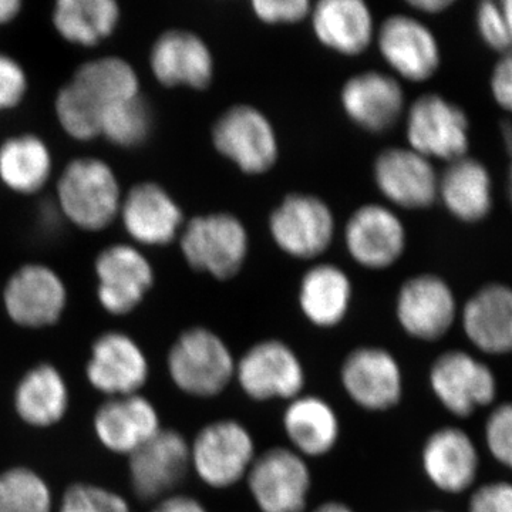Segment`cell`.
<instances>
[{"label":"cell","instance_id":"cell-6","mask_svg":"<svg viewBox=\"0 0 512 512\" xmlns=\"http://www.w3.org/2000/svg\"><path fill=\"white\" fill-rule=\"evenodd\" d=\"M235 382L254 402H291L306 386L301 357L279 339L259 340L237 360Z\"/></svg>","mask_w":512,"mask_h":512},{"label":"cell","instance_id":"cell-19","mask_svg":"<svg viewBox=\"0 0 512 512\" xmlns=\"http://www.w3.org/2000/svg\"><path fill=\"white\" fill-rule=\"evenodd\" d=\"M5 306L10 319L26 328H42L59 320L66 289L59 276L42 265H26L9 279Z\"/></svg>","mask_w":512,"mask_h":512},{"label":"cell","instance_id":"cell-37","mask_svg":"<svg viewBox=\"0 0 512 512\" xmlns=\"http://www.w3.org/2000/svg\"><path fill=\"white\" fill-rule=\"evenodd\" d=\"M60 512H130V508L124 498L106 488L79 484L64 494Z\"/></svg>","mask_w":512,"mask_h":512},{"label":"cell","instance_id":"cell-48","mask_svg":"<svg viewBox=\"0 0 512 512\" xmlns=\"http://www.w3.org/2000/svg\"><path fill=\"white\" fill-rule=\"evenodd\" d=\"M430 512H440V511H430Z\"/></svg>","mask_w":512,"mask_h":512},{"label":"cell","instance_id":"cell-34","mask_svg":"<svg viewBox=\"0 0 512 512\" xmlns=\"http://www.w3.org/2000/svg\"><path fill=\"white\" fill-rule=\"evenodd\" d=\"M49 487L28 468H12L0 474V512H50Z\"/></svg>","mask_w":512,"mask_h":512},{"label":"cell","instance_id":"cell-38","mask_svg":"<svg viewBox=\"0 0 512 512\" xmlns=\"http://www.w3.org/2000/svg\"><path fill=\"white\" fill-rule=\"evenodd\" d=\"M488 450L512 470V403L497 407L485 424Z\"/></svg>","mask_w":512,"mask_h":512},{"label":"cell","instance_id":"cell-7","mask_svg":"<svg viewBox=\"0 0 512 512\" xmlns=\"http://www.w3.org/2000/svg\"><path fill=\"white\" fill-rule=\"evenodd\" d=\"M245 481L261 512H305L312 491L308 460L289 447L259 453Z\"/></svg>","mask_w":512,"mask_h":512},{"label":"cell","instance_id":"cell-2","mask_svg":"<svg viewBox=\"0 0 512 512\" xmlns=\"http://www.w3.org/2000/svg\"><path fill=\"white\" fill-rule=\"evenodd\" d=\"M168 373L181 392L198 399L220 396L235 380L237 359L227 342L208 328H191L175 340Z\"/></svg>","mask_w":512,"mask_h":512},{"label":"cell","instance_id":"cell-4","mask_svg":"<svg viewBox=\"0 0 512 512\" xmlns=\"http://www.w3.org/2000/svg\"><path fill=\"white\" fill-rule=\"evenodd\" d=\"M57 191L64 215L87 231H101L119 214L116 175L96 158H79L67 165Z\"/></svg>","mask_w":512,"mask_h":512},{"label":"cell","instance_id":"cell-11","mask_svg":"<svg viewBox=\"0 0 512 512\" xmlns=\"http://www.w3.org/2000/svg\"><path fill=\"white\" fill-rule=\"evenodd\" d=\"M335 217L326 202L308 194H291L269 218L272 239L285 254L315 259L335 237Z\"/></svg>","mask_w":512,"mask_h":512},{"label":"cell","instance_id":"cell-9","mask_svg":"<svg viewBox=\"0 0 512 512\" xmlns=\"http://www.w3.org/2000/svg\"><path fill=\"white\" fill-rule=\"evenodd\" d=\"M340 383L350 400L366 412H389L403 399V370L390 350L359 346L340 366Z\"/></svg>","mask_w":512,"mask_h":512},{"label":"cell","instance_id":"cell-32","mask_svg":"<svg viewBox=\"0 0 512 512\" xmlns=\"http://www.w3.org/2000/svg\"><path fill=\"white\" fill-rule=\"evenodd\" d=\"M119 16V6L113 0H60L53 23L69 42L96 46L113 33Z\"/></svg>","mask_w":512,"mask_h":512},{"label":"cell","instance_id":"cell-15","mask_svg":"<svg viewBox=\"0 0 512 512\" xmlns=\"http://www.w3.org/2000/svg\"><path fill=\"white\" fill-rule=\"evenodd\" d=\"M377 46L384 62L409 82H427L439 70L436 36L412 16L394 15L384 20L377 32Z\"/></svg>","mask_w":512,"mask_h":512},{"label":"cell","instance_id":"cell-12","mask_svg":"<svg viewBox=\"0 0 512 512\" xmlns=\"http://www.w3.org/2000/svg\"><path fill=\"white\" fill-rule=\"evenodd\" d=\"M429 380L439 402L457 417L471 416L493 402L497 393L493 372L463 350H448L437 357Z\"/></svg>","mask_w":512,"mask_h":512},{"label":"cell","instance_id":"cell-13","mask_svg":"<svg viewBox=\"0 0 512 512\" xmlns=\"http://www.w3.org/2000/svg\"><path fill=\"white\" fill-rule=\"evenodd\" d=\"M456 315L454 293L439 276H413L397 293V322L413 339L436 342L447 335Z\"/></svg>","mask_w":512,"mask_h":512},{"label":"cell","instance_id":"cell-42","mask_svg":"<svg viewBox=\"0 0 512 512\" xmlns=\"http://www.w3.org/2000/svg\"><path fill=\"white\" fill-rule=\"evenodd\" d=\"M491 90L498 106L512 113V52L504 55L494 67Z\"/></svg>","mask_w":512,"mask_h":512},{"label":"cell","instance_id":"cell-18","mask_svg":"<svg viewBox=\"0 0 512 512\" xmlns=\"http://www.w3.org/2000/svg\"><path fill=\"white\" fill-rule=\"evenodd\" d=\"M99 301L113 315L136 309L154 282L150 262L136 248L114 245L104 249L96 261Z\"/></svg>","mask_w":512,"mask_h":512},{"label":"cell","instance_id":"cell-45","mask_svg":"<svg viewBox=\"0 0 512 512\" xmlns=\"http://www.w3.org/2000/svg\"><path fill=\"white\" fill-rule=\"evenodd\" d=\"M22 3L19 0H0V25L10 22L18 15Z\"/></svg>","mask_w":512,"mask_h":512},{"label":"cell","instance_id":"cell-20","mask_svg":"<svg viewBox=\"0 0 512 512\" xmlns=\"http://www.w3.org/2000/svg\"><path fill=\"white\" fill-rule=\"evenodd\" d=\"M150 63L158 82L167 87L204 90L214 79L210 47L200 36L187 30H168L158 37Z\"/></svg>","mask_w":512,"mask_h":512},{"label":"cell","instance_id":"cell-3","mask_svg":"<svg viewBox=\"0 0 512 512\" xmlns=\"http://www.w3.org/2000/svg\"><path fill=\"white\" fill-rule=\"evenodd\" d=\"M191 468L198 478L215 490H227L245 481L254 464V436L245 424L234 419L211 421L190 444Z\"/></svg>","mask_w":512,"mask_h":512},{"label":"cell","instance_id":"cell-10","mask_svg":"<svg viewBox=\"0 0 512 512\" xmlns=\"http://www.w3.org/2000/svg\"><path fill=\"white\" fill-rule=\"evenodd\" d=\"M468 128L466 113L439 94H424L414 100L407 114L409 148L429 160L439 158L451 163L466 157Z\"/></svg>","mask_w":512,"mask_h":512},{"label":"cell","instance_id":"cell-28","mask_svg":"<svg viewBox=\"0 0 512 512\" xmlns=\"http://www.w3.org/2000/svg\"><path fill=\"white\" fill-rule=\"evenodd\" d=\"M461 322L476 348L491 355L512 352V289L484 286L464 306Z\"/></svg>","mask_w":512,"mask_h":512},{"label":"cell","instance_id":"cell-5","mask_svg":"<svg viewBox=\"0 0 512 512\" xmlns=\"http://www.w3.org/2000/svg\"><path fill=\"white\" fill-rule=\"evenodd\" d=\"M181 249L192 269L227 281L245 264L248 232L241 220L227 212L201 215L185 225Z\"/></svg>","mask_w":512,"mask_h":512},{"label":"cell","instance_id":"cell-47","mask_svg":"<svg viewBox=\"0 0 512 512\" xmlns=\"http://www.w3.org/2000/svg\"><path fill=\"white\" fill-rule=\"evenodd\" d=\"M510 197H511V201H512V165H511V170H510Z\"/></svg>","mask_w":512,"mask_h":512},{"label":"cell","instance_id":"cell-17","mask_svg":"<svg viewBox=\"0 0 512 512\" xmlns=\"http://www.w3.org/2000/svg\"><path fill=\"white\" fill-rule=\"evenodd\" d=\"M375 183L386 200L406 210H423L439 198V175L412 148L384 150L375 161Z\"/></svg>","mask_w":512,"mask_h":512},{"label":"cell","instance_id":"cell-27","mask_svg":"<svg viewBox=\"0 0 512 512\" xmlns=\"http://www.w3.org/2000/svg\"><path fill=\"white\" fill-rule=\"evenodd\" d=\"M128 234L144 245L170 244L183 222L177 202L160 185L138 184L121 205Z\"/></svg>","mask_w":512,"mask_h":512},{"label":"cell","instance_id":"cell-21","mask_svg":"<svg viewBox=\"0 0 512 512\" xmlns=\"http://www.w3.org/2000/svg\"><path fill=\"white\" fill-rule=\"evenodd\" d=\"M340 101L346 116L369 133L390 130L404 110L402 86L394 77L379 72L350 77L342 87Z\"/></svg>","mask_w":512,"mask_h":512},{"label":"cell","instance_id":"cell-46","mask_svg":"<svg viewBox=\"0 0 512 512\" xmlns=\"http://www.w3.org/2000/svg\"><path fill=\"white\" fill-rule=\"evenodd\" d=\"M311 512H356L350 505L342 503V501L329 500L326 503L313 508Z\"/></svg>","mask_w":512,"mask_h":512},{"label":"cell","instance_id":"cell-39","mask_svg":"<svg viewBox=\"0 0 512 512\" xmlns=\"http://www.w3.org/2000/svg\"><path fill=\"white\" fill-rule=\"evenodd\" d=\"M308 0H254L252 10L266 25H295L311 16Z\"/></svg>","mask_w":512,"mask_h":512},{"label":"cell","instance_id":"cell-33","mask_svg":"<svg viewBox=\"0 0 512 512\" xmlns=\"http://www.w3.org/2000/svg\"><path fill=\"white\" fill-rule=\"evenodd\" d=\"M52 158L40 138H10L0 147V178L20 194H33L49 180Z\"/></svg>","mask_w":512,"mask_h":512},{"label":"cell","instance_id":"cell-35","mask_svg":"<svg viewBox=\"0 0 512 512\" xmlns=\"http://www.w3.org/2000/svg\"><path fill=\"white\" fill-rule=\"evenodd\" d=\"M151 128V113L140 96L114 104L104 113L101 133L111 143L134 147L143 143Z\"/></svg>","mask_w":512,"mask_h":512},{"label":"cell","instance_id":"cell-36","mask_svg":"<svg viewBox=\"0 0 512 512\" xmlns=\"http://www.w3.org/2000/svg\"><path fill=\"white\" fill-rule=\"evenodd\" d=\"M477 28L491 49L512 52V0L480 3L477 9Z\"/></svg>","mask_w":512,"mask_h":512},{"label":"cell","instance_id":"cell-29","mask_svg":"<svg viewBox=\"0 0 512 512\" xmlns=\"http://www.w3.org/2000/svg\"><path fill=\"white\" fill-rule=\"evenodd\" d=\"M353 286L348 274L339 266L319 264L302 276L299 285V308L313 326L332 329L348 316Z\"/></svg>","mask_w":512,"mask_h":512},{"label":"cell","instance_id":"cell-8","mask_svg":"<svg viewBox=\"0 0 512 512\" xmlns=\"http://www.w3.org/2000/svg\"><path fill=\"white\" fill-rule=\"evenodd\" d=\"M212 143L245 174L268 173L278 161L274 126L261 110L249 104H238L222 114L212 128Z\"/></svg>","mask_w":512,"mask_h":512},{"label":"cell","instance_id":"cell-16","mask_svg":"<svg viewBox=\"0 0 512 512\" xmlns=\"http://www.w3.org/2000/svg\"><path fill=\"white\" fill-rule=\"evenodd\" d=\"M406 239L402 220L383 205H362L346 222V248L363 268L386 269L396 264L406 249Z\"/></svg>","mask_w":512,"mask_h":512},{"label":"cell","instance_id":"cell-22","mask_svg":"<svg viewBox=\"0 0 512 512\" xmlns=\"http://www.w3.org/2000/svg\"><path fill=\"white\" fill-rule=\"evenodd\" d=\"M421 464L434 487L443 493L460 494L476 481L480 458L466 431L443 427L427 437Z\"/></svg>","mask_w":512,"mask_h":512},{"label":"cell","instance_id":"cell-43","mask_svg":"<svg viewBox=\"0 0 512 512\" xmlns=\"http://www.w3.org/2000/svg\"><path fill=\"white\" fill-rule=\"evenodd\" d=\"M153 512H210L197 498L190 495H168L163 498Z\"/></svg>","mask_w":512,"mask_h":512},{"label":"cell","instance_id":"cell-14","mask_svg":"<svg viewBox=\"0 0 512 512\" xmlns=\"http://www.w3.org/2000/svg\"><path fill=\"white\" fill-rule=\"evenodd\" d=\"M190 468V443L175 430L161 429L130 454L131 484L143 500L168 497Z\"/></svg>","mask_w":512,"mask_h":512},{"label":"cell","instance_id":"cell-41","mask_svg":"<svg viewBox=\"0 0 512 512\" xmlns=\"http://www.w3.org/2000/svg\"><path fill=\"white\" fill-rule=\"evenodd\" d=\"M468 512H512V485L493 483L478 488Z\"/></svg>","mask_w":512,"mask_h":512},{"label":"cell","instance_id":"cell-30","mask_svg":"<svg viewBox=\"0 0 512 512\" xmlns=\"http://www.w3.org/2000/svg\"><path fill=\"white\" fill-rule=\"evenodd\" d=\"M439 197L457 220H484L493 208V183L487 168L467 156L451 161L439 177Z\"/></svg>","mask_w":512,"mask_h":512},{"label":"cell","instance_id":"cell-23","mask_svg":"<svg viewBox=\"0 0 512 512\" xmlns=\"http://www.w3.org/2000/svg\"><path fill=\"white\" fill-rule=\"evenodd\" d=\"M87 377L100 392L114 397L130 396L147 382V357L123 333H106L93 345Z\"/></svg>","mask_w":512,"mask_h":512},{"label":"cell","instance_id":"cell-26","mask_svg":"<svg viewBox=\"0 0 512 512\" xmlns=\"http://www.w3.org/2000/svg\"><path fill=\"white\" fill-rule=\"evenodd\" d=\"M94 429L104 446L130 456L161 430L160 416L143 396L114 397L100 407Z\"/></svg>","mask_w":512,"mask_h":512},{"label":"cell","instance_id":"cell-24","mask_svg":"<svg viewBox=\"0 0 512 512\" xmlns=\"http://www.w3.org/2000/svg\"><path fill=\"white\" fill-rule=\"evenodd\" d=\"M282 427L289 448L306 460L328 456L342 433L335 407L316 394L302 393L288 402Z\"/></svg>","mask_w":512,"mask_h":512},{"label":"cell","instance_id":"cell-31","mask_svg":"<svg viewBox=\"0 0 512 512\" xmlns=\"http://www.w3.org/2000/svg\"><path fill=\"white\" fill-rule=\"evenodd\" d=\"M69 392L55 367L40 365L20 380L15 394L16 412L26 423L47 427L57 423L67 410Z\"/></svg>","mask_w":512,"mask_h":512},{"label":"cell","instance_id":"cell-1","mask_svg":"<svg viewBox=\"0 0 512 512\" xmlns=\"http://www.w3.org/2000/svg\"><path fill=\"white\" fill-rule=\"evenodd\" d=\"M138 77L119 57H104L79 67L72 83L59 93L57 117L76 140H93L101 133L104 113L114 104L138 96Z\"/></svg>","mask_w":512,"mask_h":512},{"label":"cell","instance_id":"cell-25","mask_svg":"<svg viewBox=\"0 0 512 512\" xmlns=\"http://www.w3.org/2000/svg\"><path fill=\"white\" fill-rule=\"evenodd\" d=\"M311 20L316 39L339 55H362L375 39L372 10L362 0H322Z\"/></svg>","mask_w":512,"mask_h":512},{"label":"cell","instance_id":"cell-44","mask_svg":"<svg viewBox=\"0 0 512 512\" xmlns=\"http://www.w3.org/2000/svg\"><path fill=\"white\" fill-rule=\"evenodd\" d=\"M453 5V0H412L409 6L420 10V12L429 13V15H437Z\"/></svg>","mask_w":512,"mask_h":512},{"label":"cell","instance_id":"cell-40","mask_svg":"<svg viewBox=\"0 0 512 512\" xmlns=\"http://www.w3.org/2000/svg\"><path fill=\"white\" fill-rule=\"evenodd\" d=\"M26 93V76L15 60L0 53V110L18 106Z\"/></svg>","mask_w":512,"mask_h":512}]
</instances>
